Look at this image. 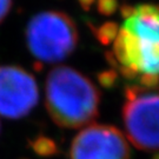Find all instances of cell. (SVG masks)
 I'll use <instances>...</instances> for the list:
<instances>
[{"instance_id": "cell-1", "label": "cell", "mask_w": 159, "mask_h": 159, "mask_svg": "<svg viewBox=\"0 0 159 159\" xmlns=\"http://www.w3.org/2000/svg\"><path fill=\"white\" fill-rule=\"evenodd\" d=\"M100 93L94 84L71 67L53 68L46 79V108L60 127L78 129L98 116Z\"/></svg>"}, {"instance_id": "cell-2", "label": "cell", "mask_w": 159, "mask_h": 159, "mask_svg": "<svg viewBox=\"0 0 159 159\" xmlns=\"http://www.w3.org/2000/svg\"><path fill=\"white\" fill-rule=\"evenodd\" d=\"M26 43L34 58L44 63H58L75 50L78 29L64 12H41L30 20L26 27Z\"/></svg>"}, {"instance_id": "cell-3", "label": "cell", "mask_w": 159, "mask_h": 159, "mask_svg": "<svg viewBox=\"0 0 159 159\" xmlns=\"http://www.w3.org/2000/svg\"><path fill=\"white\" fill-rule=\"evenodd\" d=\"M123 119L126 134L136 148L159 151V87L157 91L143 87L133 100L126 102Z\"/></svg>"}, {"instance_id": "cell-4", "label": "cell", "mask_w": 159, "mask_h": 159, "mask_svg": "<svg viewBox=\"0 0 159 159\" xmlns=\"http://www.w3.org/2000/svg\"><path fill=\"white\" fill-rule=\"evenodd\" d=\"M34 77L19 66H0V114L10 119L23 118L38 102Z\"/></svg>"}, {"instance_id": "cell-5", "label": "cell", "mask_w": 159, "mask_h": 159, "mask_svg": "<svg viewBox=\"0 0 159 159\" xmlns=\"http://www.w3.org/2000/svg\"><path fill=\"white\" fill-rule=\"evenodd\" d=\"M70 159H130V148L117 127L94 124L73 139Z\"/></svg>"}, {"instance_id": "cell-6", "label": "cell", "mask_w": 159, "mask_h": 159, "mask_svg": "<svg viewBox=\"0 0 159 159\" xmlns=\"http://www.w3.org/2000/svg\"><path fill=\"white\" fill-rule=\"evenodd\" d=\"M123 29L133 33L140 41L159 44V5L143 4L126 19Z\"/></svg>"}, {"instance_id": "cell-7", "label": "cell", "mask_w": 159, "mask_h": 159, "mask_svg": "<svg viewBox=\"0 0 159 159\" xmlns=\"http://www.w3.org/2000/svg\"><path fill=\"white\" fill-rule=\"evenodd\" d=\"M114 56L123 66H130L140 72V44L139 39L127 30L121 29L114 40Z\"/></svg>"}, {"instance_id": "cell-8", "label": "cell", "mask_w": 159, "mask_h": 159, "mask_svg": "<svg viewBox=\"0 0 159 159\" xmlns=\"http://www.w3.org/2000/svg\"><path fill=\"white\" fill-rule=\"evenodd\" d=\"M140 72L159 75V44L140 41Z\"/></svg>"}, {"instance_id": "cell-9", "label": "cell", "mask_w": 159, "mask_h": 159, "mask_svg": "<svg viewBox=\"0 0 159 159\" xmlns=\"http://www.w3.org/2000/svg\"><path fill=\"white\" fill-rule=\"evenodd\" d=\"M87 25L91 29L92 33L99 40V43L106 46L116 40L120 31L118 24L114 23V21H106V23L102 24V26H98V27L91 23H87Z\"/></svg>"}, {"instance_id": "cell-10", "label": "cell", "mask_w": 159, "mask_h": 159, "mask_svg": "<svg viewBox=\"0 0 159 159\" xmlns=\"http://www.w3.org/2000/svg\"><path fill=\"white\" fill-rule=\"evenodd\" d=\"M31 148L40 157H52L59 152L57 143L48 137L40 136L31 143Z\"/></svg>"}, {"instance_id": "cell-11", "label": "cell", "mask_w": 159, "mask_h": 159, "mask_svg": "<svg viewBox=\"0 0 159 159\" xmlns=\"http://www.w3.org/2000/svg\"><path fill=\"white\" fill-rule=\"evenodd\" d=\"M119 75L117 71L113 68H110L106 71H102L98 73V81L104 89H112L118 83Z\"/></svg>"}, {"instance_id": "cell-12", "label": "cell", "mask_w": 159, "mask_h": 159, "mask_svg": "<svg viewBox=\"0 0 159 159\" xmlns=\"http://www.w3.org/2000/svg\"><path fill=\"white\" fill-rule=\"evenodd\" d=\"M118 0H97V10L102 16H112L118 10Z\"/></svg>"}, {"instance_id": "cell-13", "label": "cell", "mask_w": 159, "mask_h": 159, "mask_svg": "<svg viewBox=\"0 0 159 159\" xmlns=\"http://www.w3.org/2000/svg\"><path fill=\"white\" fill-rule=\"evenodd\" d=\"M139 85L143 86L144 89L153 90L157 89L159 85V75L153 73H143L138 77Z\"/></svg>"}, {"instance_id": "cell-14", "label": "cell", "mask_w": 159, "mask_h": 159, "mask_svg": "<svg viewBox=\"0 0 159 159\" xmlns=\"http://www.w3.org/2000/svg\"><path fill=\"white\" fill-rule=\"evenodd\" d=\"M118 71H119V73L127 80H134L139 77V72L136 71V70H133V68L130 67V66H123V65H121V66H119Z\"/></svg>"}, {"instance_id": "cell-15", "label": "cell", "mask_w": 159, "mask_h": 159, "mask_svg": "<svg viewBox=\"0 0 159 159\" xmlns=\"http://www.w3.org/2000/svg\"><path fill=\"white\" fill-rule=\"evenodd\" d=\"M12 7V0H0V23L7 17Z\"/></svg>"}, {"instance_id": "cell-16", "label": "cell", "mask_w": 159, "mask_h": 159, "mask_svg": "<svg viewBox=\"0 0 159 159\" xmlns=\"http://www.w3.org/2000/svg\"><path fill=\"white\" fill-rule=\"evenodd\" d=\"M105 58H106V61H107L110 65H111V68H113V70H118L119 68V64H118V60H117V58L114 56V53L112 52H106L105 53Z\"/></svg>"}, {"instance_id": "cell-17", "label": "cell", "mask_w": 159, "mask_h": 159, "mask_svg": "<svg viewBox=\"0 0 159 159\" xmlns=\"http://www.w3.org/2000/svg\"><path fill=\"white\" fill-rule=\"evenodd\" d=\"M134 11H136V8H134V7H132V6H130V5H123L121 6V8H120L121 16L125 18V20L132 17V16L134 14Z\"/></svg>"}, {"instance_id": "cell-18", "label": "cell", "mask_w": 159, "mask_h": 159, "mask_svg": "<svg viewBox=\"0 0 159 159\" xmlns=\"http://www.w3.org/2000/svg\"><path fill=\"white\" fill-rule=\"evenodd\" d=\"M78 2H79L80 6H81L85 11H89L92 7V5L96 2V0H78Z\"/></svg>"}, {"instance_id": "cell-19", "label": "cell", "mask_w": 159, "mask_h": 159, "mask_svg": "<svg viewBox=\"0 0 159 159\" xmlns=\"http://www.w3.org/2000/svg\"><path fill=\"white\" fill-rule=\"evenodd\" d=\"M153 159H159V153H157V154H154V157H153Z\"/></svg>"}]
</instances>
